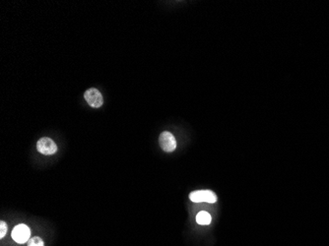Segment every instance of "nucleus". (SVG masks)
Listing matches in <instances>:
<instances>
[{"label": "nucleus", "instance_id": "obj_1", "mask_svg": "<svg viewBox=\"0 0 329 246\" xmlns=\"http://www.w3.org/2000/svg\"><path fill=\"white\" fill-rule=\"evenodd\" d=\"M189 199L194 203L206 202L209 204H213L217 202V196L211 190H198L194 191L189 194Z\"/></svg>", "mask_w": 329, "mask_h": 246}, {"label": "nucleus", "instance_id": "obj_2", "mask_svg": "<svg viewBox=\"0 0 329 246\" xmlns=\"http://www.w3.org/2000/svg\"><path fill=\"white\" fill-rule=\"evenodd\" d=\"M159 143L162 150L167 153L174 152L177 148V141L175 136L169 131H164L161 133L159 137Z\"/></svg>", "mask_w": 329, "mask_h": 246}, {"label": "nucleus", "instance_id": "obj_3", "mask_svg": "<svg viewBox=\"0 0 329 246\" xmlns=\"http://www.w3.org/2000/svg\"><path fill=\"white\" fill-rule=\"evenodd\" d=\"M31 230L28 226L20 224L16 226L12 231V238L19 244H24L30 240Z\"/></svg>", "mask_w": 329, "mask_h": 246}, {"label": "nucleus", "instance_id": "obj_4", "mask_svg": "<svg viewBox=\"0 0 329 246\" xmlns=\"http://www.w3.org/2000/svg\"><path fill=\"white\" fill-rule=\"evenodd\" d=\"M37 150L45 156H50L56 154L58 151V146L54 143L53 140H51L48 137H44L40 139L37 143Z\"/></svg>", "mask_w": 329, "mask_h": 246}, {"label": "nucleus", "instance_id": "obj_5", "mask_svg": "<svg viewBox=\"0 0 329 246\" xmlns=\"http://www.w3.org/2000/svg\"><path fill=\"white\" fill-rule=\"evenodd\" d=\"M84 98H85L86 101L89 103V105L92 106V107H95V108L101 107L104 103L102 94L100 93L99 90H97L95 88H91V89L87 90L84 94Z\"/></svg>", "mask_w": 329, "mask_h": 246}, {"label": "nucleus", "instance_id": "obj_6", "mask_svg": "<svg viewBox=\"0 0 329 246\" xmlns=\"http://www.w3.org/2000/svg\"><path fill=\"white\" fill-rule=\"evenodd\" d=\"M196 222L197 224L202 225V226L210 225L212 222V217L208 212L201 211L196 215Z\"/></svg>", "mask_w": 329, "mask_h": 246}, {"label": "nucleus", "instance_id": "obj_7", "mask_svg": "<svg viewBox=\"0 0 329 246\" xmlns=\"http://www.w3.org/2000/svg\"><path fill=\"white\" fill-rule=\"evenodd\" d=\"M28 246H45V242L41 237L35 236L30 238L28 241Z\"/></svg>", "mask_w": 329, "mask_h": 246}, {"label": "nucleus", "instance_id": "obj_8", "mask_svg": "<svg viewBox=\"0 0 329 246\" xmlns=\"http://www.w3.org/2000/svg\"><path fill=\"white\" fill-rule=\"evenodd\" d=\"M7 225L5 222H0V238H3L7 233Z\"/></svg>", "mask_w": 329, "mask_h": 246}]
</instances>
